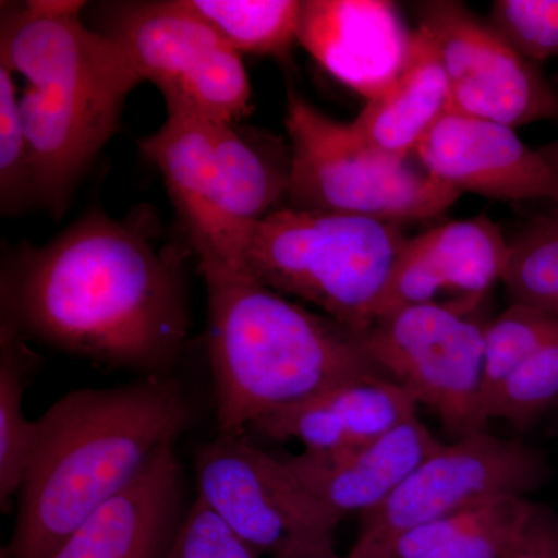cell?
Segmentation results:
<instances>
[{
	"label": "cell",
	"instance_id": "obj_1",
	"mask_svg": "<svg viewBox=\"0 0 558 558\" xmlns=\"http://www.w3.org/2000/svg\"><path fill=\"white\" fill-rule=\"evenodd\" d=\"M2 322L98 365L168 374L189 333L182 260L137 227L90 213L5 270Z\"/></svg>",
	"mask_w": 558,
	"mask_h": 558
},
{
	"label": "cell",
	"instance_id": "obj_2",
	"mask_svg": "<svg viewBox=\"0 0 558 558\" xmlns=\"http://www.w3.org/2000/svg\"><path fill=\"white\" fill-rule=\"evenodd\" d=\"M193 422V403L168 374L62 396L36 418L9 557L53 556Z\"/></svg>",
	"mask_w": 558,
	"mask_h": 558
},
{
	"label": "cell",
	"instance_id": "obj_3",
	"mask_svg": "<svg viewBox=\"0 0 558 558\" xmlns=\"http://www.w3.org/2000/svg\"><path fill=\"white\" fill-rule=\"evenodd\" d=\"M83 2L33 0L2 11L0 65L27 81L20 95L36 201L57 218L143 83L126 47L81 21Z\"/></svg>",
	"mask_w": 558,
	"mask_h": 558
},
{
	"label": "cell",
	"instance_id": "obj_4",
	"mask_svg": "<svg viewBox=\"0 0 558 558\" xmlns=\"http://www.w3.org/2000/svg\"><path fill=\"white\" fill-rule=\"evenodd\" d=\"M220 435L339 385L388 377L362 333L293 303L240 270L199 264Z\"/></svg>",
	"mask_w": 558,
	"mask_h": 558
},
{
	"label": "cell",
	"instance_id": "obj_5",
	"mask_svg": "<svg viewBox=\"0 0 558 558\" xmlns=\"http://www.w3.org/2000/svg\"><path fill=\"white\" fill-rule=\"evenodd\" d=\"M407 240L402 223L279 207L250 231L238 270L363 333Z\"/></svg>",
	"mask_w": 558,
	"mask_h": 558
},
{
	"label": "cell",
	"instance_id": "obj_6",
	"mask_svg": "<svg viewBox=\"0 0 558 558\" xmlns=\"http://www.w3.org/2000/svg\"><path fill=\"white\" fill-rule=\"evenodd\" d=\"M290 207L343 213L405 223L444 215L459 191L369 148L351 124L330 119L296 92H289Z\"/></svg>",
	"mask_w": 558,
	"mask_h": 558
},
{
	"label": "cell",
	"instance_id": "obj_7",
	"mask_svg": "<svg viewBox=\"0 0 558 558\" xmlns=\"http://www.w3.org/2000/svg\"><path fill=\"white\" fill-rule=\"evenodd\" d=\"M542 451L490 432L440 444L380 506L360 515L347 558H385L411 529L501 497H529L546 483Z\"/></svg>",
	"mask_w": 558,
	"mask_h": 558
},
{
	"label": "cell",
	"instance_id": "obj_8",
	"mask_svg": "<svg viewBox=\"0 0 558 558\" xmlns=\"http://www.w3.org/2000/svg\"><path fill=\"white\" fill-rule=\"evenodd\" d=\"M488 322L439 304L399 307L362 333L373 362L432 410L454 439L487 432L483 402Z\"/></svg>",
	"mask_w": 558,
	"mask_h": 558
},
{
	"label": "cell",
	"instance_id": "obj_9",
	"mask_svg": "<svg viewBox=\"0 0 558 558\" xmlns=\"http://www.w3.org/2000/svg\"><path fill=\"white\" fill-rule=\"evenodd\" d=\"M108 33L167 108L229 124L247 116L252 86L241 54L183 0L121 5Z\"/></svg>",
	"mask_w": 558,
	"mask_h": 558
},
{
	"label": "cell",
	"instance_id": "obj_10",
	"mask_svg": "<svg viewBox=\"0 0 558 558\" xmlns=\"http://www.w3.org/2000/svg\"><path fill=\"white\" fill-rule=\"evenodd\" d=\"M438 51L451 110L517 128L558 121V94L538 65L459 2L418 5V27Z\"/></svg>",
	"mask_w": 558,
	"mask_h": 558
},
{
	"label": "cell",
	"instance_id": "obj_11",
	"mask_svg": "<svg viewBox=\"0 0 558 558\" xmlns=\"http://www.w3.org/2000/svg\"><path fill=\"white\" fill-rule=\"evenodd\" d=\"M197 499L242 542L275 554L299 532H336L340 517L311 497L279 457L245 435H220L194 453Z\"/></svg>",
	"mask_w": 558,
	"mask_h": 558
},
{
	"label": "cell",
	"instance_id": "obj_12",
	"mask_svg": "<svg viewBox=\"0 0 558 558\" xmlns=\"http://www.w3.org/2000/svg\"><path fill=\"white\" fill-rule=\"evenodd\" d=\"M509 242L487 218L451 220L400 248L376 317L399 307L439 304L476 315L508 263ZM376 319V318H374Z\"/></svg>",
	"mask_w": 558,
	"mask_h": 558
},
{
	"label": "cell",
	"instance_id": "obj_13",
	"mask_svg": "<svg viewBox=\"0 0 558 558\" xmlns=\"http://www.w3.org/2000/svg\"><path fill=\"white\" fill-rule=\"evenodd\" d=\"M433 178L495 201H557V178L542 150L529 148L513 128L450 110L416 154Z\"/></svg>",
	"mask_w": 558,
	"mask_h": 558
},
{
	"label": "cell",
	"instance_id": "obj_14",
	"mask_svg": "<svg viewBox=\"0 0 558 558\" xmlns=\"http://www.w3.org/2000/svg\"><path fill=\"white\" fill-rule=\"evenodd\" d=\"M189 510L185 473L170 444L50 558H168Z\"/></svg>",
	"mask_w": 558,
	"mask_h": 558
},
{
	"label": "cell",
	"instance_id": "obj_15",
	"mask_svg": "<svg viewBox=\"0 0 558 558\" xmlns=\"http://www.w3.org/2000/svg\"><path fill=\"white\" fill-rule=\"evenodd\" d=\"M413 31L385 0L301 2L299 44L366 101L379 97L409 57Z\"/></svg>",
	"mask_w": 558,
	"mask_h": 558
},
{
	"label": "cell",
	"instance_id": "obj_16",
	"mask_svg": "<svg viewBox=\"0 0 558 558\" xmlns=\"http://www.w3.org/2000/svg\"><path fill=\"white\" fill-rule=\"evenodd\" d=\"M140 150L163 174L199 264L238 270L241 248L231 230L223 199L218 157L208 121L167 108L160 130L140 140Z\"/></svg>",
	"mask_w": 558,
	"mask_h": 558
},
{
	"label": "cell",
	"instance_id": "obj_17",
	"mask_svg": "<svg viewBox=\"0 0 558 558\" xmlns=\"http://www.w3.org/2000/svg\"><path fill=\"white\" fill-rule=\"evenodd\" d=\"M440 444L417 414L360 449L281 459L311 497L343 520L380 506Z\"/></svg>",
	"mask_w": 558,
	"mask_h": 558
},
{
	"label": "cell",
	"instance_id": "obj_18",
	"mask_svg": "<svg viewBox=\"0 0 558 558\" xmlns=\"http://www.w3.org/2000/svg\"><path fill=\"white\" fill-rule=\"evenodd\" d=\"M417 416V403L389 377L349 381L260 417L250 427L304 451L337 453L368 446Z\"/></svg>",
	"mask_w": 558,
	"mask_h": 558
},
{
	"label": "cell",
	"instance_id": "obj_19",
	"mask_svg": "<svg viewBox=\"0 0 558 558\" xmlns=\"http://www.w3.org/2000/svg\"><path fill=\"white\" fill-rule=\"evenodd\" d=\"M451 110L446 70L427 33L411 35L409 57L379 97L366 101L352 131L369 148L410 160L429 131Z\"/></svg>",
	"mask_w": 558,
	"mask_h": 558
},
{
	"label": "cell",
	"instance_id": "obj_20",
	"mask_svg": "<svg viewBox=\"0 0 558 558\" xmlns=\"http://www.w3.org/2000/svg\"><path fill=\"white\" fill-rule=\"evenodd\" d=\"M207 121L222 175L227 216L242 255L253 227L288 196L290 149H260L233 124Z\"/></svg>",
	"mask_w": 558,
	"mask_h": 558
},
{
	"label": "cell",
	"instance_id": "obj_21",
	"mask_svg": "<svg viewBox=\"0 0 558 558\" xmlns=\"http://www.w3.org/2000/svg\"><path fill=\"white\" fill-rule=\"evenodd\" d=\"M10 323L0 326V506L9 512L20 495L36 435V421L24 411L25 388L36 354Z\"/></svg>",
	"mask_w": 558,
	"mask_h": 558
},
{
	"label": "cell",
	"instance_id": "obj_22",
	"mask_svg": "<svg viewBox=\"0 0 558 558\" xmlns=\"http://www.w3.org/2000/svg\"><path fill=\"white\" fill-rule=\"evenodd\" d=\"M238 53H288L299 43L296 0H183Z\"/></svg>",
	"mask_w": 558,
	"mask_h": 558
},
{
	"label": "cell",
	"instance_id": "obj_23",
	"mask_svg": "<svg viewBox=\"0 0 558 558\" xmlns=\"http://www.w3.org/2000/svg\"><path fill=\"white\" fill-rule=\"evenodd\" d=\"M502 282L513 303L558 317V213L535 220L509 242Z\"/></svg>",
	"mask_w": 558,
	"mask_h": 558
},
{
	"label": "cell",
	"instance_id": "obj_24",
	"mask_svg": "<svg viewBox=\"0 0 558 558\" xmlns=\"http://www.w3.org/2000/svg\"><path fill=\"white\" fill-rule=\"evenodd\" d=\"M558 329V317L524 303L510 304L484 333L483 402Z\"/></svg>",
	"mask_w": 558,
	"mask_h": 558
},
{
	"label": "cell",
	"instance_id": "obj_25",
	"mask_svg": "<svg viewBox=\"0 0 558 558\" xmlns=\"http://www.w3.org/2000/svg\"><path fill=\"white\" fill-rule=\"evenodd\" d=\"M558 405V329L513 371L488 400V421L501 418L512 427L531 428Z\"/></svg>",
	"mask_w": 558,
	"mask_h": 558
},
{
	"label": "cell",
	"instance_id": "obj_26",
	"mask_svg": "<svg viewBox=\"0 0 558 558\" xmlns=\"http://www.w3.org/2000/svg\"><path fill=\"white\" fill-rule=\"evenodd\" d=\"M36 201L31 148L22 124L14 75L0 65V205L14 215Z\"/></svg>",
	"mask_w": 558,
	"mask_h": 558
},
{
	"label": "cell",
	"instance_id": "obj_27",
	"mask_svg": "<svg viewBox=\"0 0 558 558\" xmlns=\"http://www.w3.org/2000/svg\"><path fill=\"white\" fill-rule=\"evenodd\" d=\"M488 24L534 64L558 57V0H497Z\"/></svg>",
	"mask_w": 558,
	"mask_h": 558
},
{
	"label": "cell",
	"instance_id": "obj_28",
	"mask_svg": "<svg viewBox=\"0 0 558 558\" xmlns=\"http://www.w3.org/2000/svg\"><path fill=\"white\" fill-rule=\"evenodd\" d=\"M532 501L501 497L481 509L478 519L449 546L429 558H502L519 534Z\"/></svg>",
	"mask_w": 558,
	"mask_h": 558
},
{
	"label": "cell",
	"instance_id": "obj_29",
	"mask_svg": "<svg viewBox=\"0 0 558 558\" xmlns=\"http://www.w3.org/2000/svg\"><path fill=\"white\" fill-rule=\"evenodd\" d=\"M168 558H260L196 498Z\"/></svg>",
	"mask_w": 558,
	"mask_h": 558
},
{
	"label": "cell",
	"instance_id": "obj_30",
	"mask_svg": "<svg viewBox=\"0 0 558 558\" xmlns=\"http://www.w3.org/2000/svg\"><path fill=\"white\" fill-rule=\"evenodd\" d=\"M502 558H558V515L532 501L519 534Z\"/></svg>",
	"mask_w": 558,
	"mask_h": 558
},
{
	"label": "cell",
	"instance_id": "obj_31",
	"mask_svg": "<svg viewBox=\"0 0 558 558\" xmlns=\"http://www.w3.org/2000/svg\"><path fill=\"white\" fill-rule=\"evenodd\" d=\"M336 532H299L289 535L275 554L274 558H347L340 557L333 545Z\"/></svg>",
	"mask_w": 558,
	"mask_h": 558
},
{
	"label": "cell",
	"instance_id": "obj_32",
	"mask_svg": "<svg viewBox=\"0 0 558 558\" xmlns=\"http://www.w3.org/2000/svg\"><path fill=\"white\" fill-rule=\"evenodd\" d=\"M542 150L543 156L548 159L550 167H553L554 172H556L557 178V202H558V140L557 142L550 143V145L545 146Z\"/></svg>",
	"mask_w": 558,
	"mask_h": 558
}]
</instances>
